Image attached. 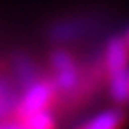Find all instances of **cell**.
<instances>
[{"mask_svg":"<svg viewBox=\"0 0 129 129\" xmlns=\"http://www.w3.org/2000/svg\"><path fill=\"white\" fill-rule=\"evenodd\" d=\"M19 99V88L13 80L0 78V125H7L9 118L15 114Z\"/></svg>","mask_w":129,"mask_h":129,"instance_id":"cell-5","label":"cell"},{"mask_svg":"<svg viewBox=\"0 0 129 129\" xmlns=\"http://www.w3.org/2000/svg\"><path fill=\"white\" fill-rule=\"evenodd\" d=\"M123 39H125V43H127V47H129V28L125 30V35H123Z\"/></svg>","mask_w":129,"mask_h":129,"instance_id":"cell-8","label":"cell"},{"mask_svg":"<svg viewBox=\"0 0 129 129\" xmlns=\"http://www.w3.org/2000/svg\"><path fill=\"white\" fill-rule=\"evenodd\" d=\"M101 62H103V71H106V80L118 78V75H127L129 47H127V43H125L123 35H114V37L106 43Z\"/></svg>","mask_w":129,"mask_h":129,"instance_id":"cell-3","label":"cell"},{"mask_svg":"<svg viewBox=\"0 0 129 129\" xmlns=\"http://www.w3.org/2000/svg\"><path fill=\"white\" fill-rule=\"evenodd\" d=\"M56 125V116L52 114V110H41V112H35L30 114L28 118L22 120L19 127H30V129H50Z\"/></svg>","mask_w":129,"mask_h":129,"instance_id":"cell-7","label":"cell"},{"mask_svg":"<svg viewBox=\"0 0 129 129\" xmlns=\"http://www.w3.org/2000/svg\"><path fill=\"white\" fill-rule=\"evenodd\" d=\"M58 99V95H56V88L54 84H52V80H37V82H32L30 86L22 88L19 90V99H17V108H15V127H19L22 125L24 118H28L30 114H35V112H41V110H50L52 106H54V101Z\"/></svg>","mask_w":129,"mask_h":129,"instance_id":"cell-2","label":"cell"},{"mask_svg":"<svg viewBox=\"0 0 129 129\" xmlns=\"http://www.w3.org/2000/svg\"><path fill=\"white\" fill-rule=\"evenodd\" d=\"M11 73H13V82L17 84L19 90L43 78L39 64L28 54H24V52H15V54L11 56Z\"/></svg>","mask_w":129,"mask_h":129,"instance_id":"cell-4","label":"cell"},{"mask_svg":"<svg viewBox=\"0 0 129 129\" xmlns=\"http://www.w3.org/2000/svg\"><path fill=\"white\" fill-rule=\"evenodd\" d=\"M101 28V19L92 13H80V15H67L58 17L45 28V39L52 45H67V43L84 41L92 37Z\"/></svg>","mask_w":129,"mask_h":129,"instance_id":"cell-1","label":"cell"},{"mask_svg":"<svg viewBox=\"0 0 129 129\" xmlns=\"http://www.w3.org/2000/svg\"><path fill=\"white\" fill-rule=\"evenodd\" d=\"M127 86H129V69H127Z\"/></svg>","mask_w":129,"mask_h":129,"instance_id":"cell-9","label":"cell"},{"mask_svg":"<svg viewBox=\"0 0 129 129\" xmlns=\"http://www.w3.org/2000/svg\"><path fill=\"white\" fill-rule=\"evenodd\" d=\"M127 123V114L120 108H112V110H103L97 116H90L84 123H80V127L84 129H116L120 125Z\"/></svg>","mask_w":129,"mask_h":129,"instance_id":"cell-6","label":"cell"}]
</instances>
